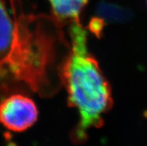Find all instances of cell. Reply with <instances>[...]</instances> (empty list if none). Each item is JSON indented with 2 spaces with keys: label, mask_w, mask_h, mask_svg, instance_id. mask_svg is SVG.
I'll list each match as a JSON object with an SVG mask.
<instances>
[{
  "label": "cell",
  "mask_w": 147,
  "mask_h": 146,
  "mask_svg": "<svg viewBox=\"0 0 147 146\" xmlns=\"http://www.w3.org/2000/svg\"><path fill=\"white\" fill-rule=\"evenodd\" d=\"M89 0H49L53 17L58 23L79 22V17Z\"/></svg>",
  "instance_id": "277c9868"
},
{
  "label": "cell",
  "mask_w": 147,
  "mask_h": 146,
  "mask_svg": "<svg viewBox=\"0 0 147 146\" xmlns=\"http://www.w3.org/2000/svg\"><path fill=\"white\" fill-rule=\"evenodd\" d=\"M146 2H147V0H146Z\"/></svg>",
  "instance_id": "5b68a950"
},
{
  "label": "cell",
  "mask_w": 147,
  "mask_h": 146,
  "mask_svg": "<svg viewBox=\"0 0 147 146\" xmlns=\"http://www.w3.org/2000/svg\"><path fill=\"white\" fill-rule=\"evenodd\" d=\"M38 110L32 98L16 93L0 102V123L13 132H22L36 122Z\"/></svg>",
  "instance_id": "3957f363"
},
{
  "label": "cell",
  "mask_w": 147,
  "mask_h": 146,
  "mask_svg": "<svg viewBox=\"0 0 147 146\" xmlns=\"http://www.w3.org/2000/svg\"><path fill=\"white\" fill-rule=\"evenodd\" d=\"M18 26L11 18L4 0H0V72L9 69L25 58L27 48Z\"/></svg>",
  "instance_id": "7a4b0ae2"
},
{
  "label": "cell",
  "mask_w": 147,
  "mask_h": 146,
  "mask_svg": "<svg viewBox=\"0 0 147 146\" xmlns=\"http://www.w3.org/2000/svg\"><path fill=\"white\" fill-rule=\"evenodd\" d=\"M70 48L60 67V78L67 93L69 106L79 116L72 133L76 143L87 139L86 132L99 128L111 108V88L95 57L88 48L87 32L80 21L70 24Z\"/></svg>",
  "instance_id": "6da1fadb"
}]
</instances>
